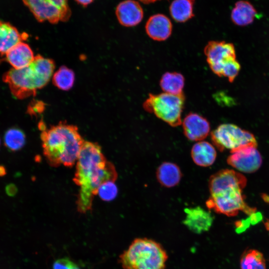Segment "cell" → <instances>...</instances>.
Segmentation results:
<instances>
[{
	"label": "cell",
	"mask_w": 269,
	"mask_h": 269,
	"mask_svg": "<svg viewBox=\"0 0 269 269\" xmlns=\"http://www.w3.org/2000/svg\"><path fill=\"white\" fill-rule=\"evenodd\" d=\"M257 147L246 145L230 151L227 162L228 164L244 173H251L261 166L262 157Z\"/></svg>",
	"instance_id": "obj_9"
},
{
	"label": "cell",
	"mask_w": 269,
	"mask_h": 269,
	"mask_svg": "<svg viewBox=\"0 0 269 269\" xmlns=\"http://www.w3.org/2000/svg\"><path fill=\"white\" fill-rule=\"evenodd\" d=\"M241 269H266V264L263 254L255 249L245 250L241 257Z\"/></svg>",
	"instance_id": "obj_23"
},
{
	"label": "cell",
	"mask_w": 269,
	"mask_h": 269,
	"mask_svg": "<svg viewBox=\"0 0 269 269\" xmlns=\"http://www.w3.org/2000/svg\"><path fill=\"white\" fill-rule=\"evenodd\" d=\"M17 191V189L15 185L13 184H10L7 185L5 187L6 193L10 196H13L15 195Z\"/></svg>",
	"instance_id": "obj_31"
},
{
	"label": "cell",
	"mask_w": 269,
	"mask_h": 269,
	"mask_svg": "<svg viewBox=\"0 0 269 269\" xmlns=\"http://www.w3.org/2000/svg\"><path fill=\"white\" fill-rule=\"evenodd\" d=\"M195 0H174L170 5L169 12L172 18L178 22H184L194 16Z\"/></svg>",
	"instance_id": "obj_21"
},
{
	"label": "cell",
	"mask_w": 269,
	"mask_h": 269,
	"mask_svg": "<svg viewBox=\"0 0 269 269\" xmlns=\"http://www.w3.org/2000/svg\"><path fill=\"white\" fill-rule=\"evenodd\" d=\"M145 28L150 38L156 41H164L171 35L172 24L170 19L166 15L156 14L148 19Z\"/></svg>",
	"instance_id": "obj_15"
},
{
	"label": "cell",
	"mask_w": 269,
	"mask_h": 269,
	"mask_svg": "<svg viewBox=\"0 0 269 269\" xmlns=\"http://www.w3.org/2000/svg\"><path fill=\"white\" fill-rule=\"evenodd\" d=\"M6 174V170L4 166L0 165V176H2Z\"/></svg>",
	"instance_id": "obj_34"
},
{
	"label": "cell",
	"mask_w": 269,
	"mask_h": 269,
	"mask_svg": "<svg viewBox=\"0 0 269 269\" xmlns=\"http://www.w3.org/2000/svg\"><path fill=\"white\" fill-rule=\"evenodd\" d=\"M114 181H107L99 187L98 191L100 198L106 201L113 200L117 195L118 188Z\"/></svg>",
	"instance_id": "obj_27"
},
{
	"label": "cell",
	"mask_w": 269,
	"mask_h": 269,
	"mask_svg": "<svg viewBox=\"0 0 269 269\" xmlns=\"http://www.w3.org/2000/svg\"><path fill=\"white\" fill-rule=\"evenodd\" d=\"M76 163L73 181L79 187L77 208L79 212L86 213L92 210L94 197L101 185L107 181L115 182L118 174L96 142L84 141Z\"/></svg>",
	"instance_id": "obj_1"
},
{
	"label": "cell",
	"mask_w": 269,
	"mask_h": 269,
	"mask_svg": "<svg viewBox=\"0 0 269 269\" xmlns=\"http://www.w3.org/2000/svg\"><path fill=\"white\" fill-rule=\"evenodd\" d=\"M213 143L220 151H231L246 145L257 146V141L253 134L232 124L219 125L211 133Z\"/></svg>",
	"instance_id": "obj_6"
},
{
	"label": "cell",
	"mask_w": 269,
	"mask_h": 269,
	"mask_svg": "<svg viewBox=\"0 0 269 269\" xmlns=\"http://www.w3.org/2000/svg\"><path fill=\"white\" fill-rule=\"evenodd\" d=\"M27 37V34L20 33L10 23L0 20V56L5 55L12 48Z\"/></svg>",
	"instance_id": "obj_16"
},
{
	"label": "cell",
	"mask_w": 269,
	"mask_h": 269,
	"mask_svg": "<svg viewBox=\"0 0 269 269\" xmlns=\"http://www.w3.org/2000/svg\"><path fill=\"white\" fill-rule=\"evenodd\" d=\"M75 79L74 71L65 66H62L53 73L52 82L58 89L68 91L73 86Z\"/></svg>",
	"instance_id": "obj_24"
},
{
	"label": "cell",
	"mask_w": 269,
	"mask_h": 269,
	"mask_svg": "<svg viewBox=\"0 0 269 269\" xmlns=\"http://www.w3.org/2000/svg\"><path fill=\"white\" fill-rule=\"evenodd\" d=\"M185 96L183 93L179 95L150 93L143 103V107L146 112L153 113L170 126L175 127L181 124Z\"/></svg>",
	"instance_id": "obj_5"
},
{
	"label": "cell",
	"mask_w": 269,
	"mask_h": 269,
	"mask_svg": "<svg viewBox=\"0 0 269 269\" xmlns=\"http://www.w3.org/2000/svg\"><path fill=\"white\" fill-rule=\"evenodd\" d=\"M247 183V179L243 174L231 169H222L210 177L209 191L212 195L232 188L243 189Z\"/></svg>",
	"instance_id": "obj_11"
},
{
	"label": "cell",
	"mask_w": 269,
	"mask_h": 269,
	"mask_svg": "<svg viewBox=\"0 0 269 269\" xmlns=\"http://www.w3.org/2000/svg\"><path fill=\"white\" fill-rule=\"evenodd\" d=\"M26 136L23 132L17 128L8 129L3 136V143L6 148L11 151L21 149L24 145Z\"/></svg>",
	"instance_id": "obj_25"
},
{
	"label": "cell",
	"mask_w": 269,
	"mask_h": 269,
	"mask_svg": "<svg viewBox=\"0 0 269 269\" xmlns=\"http://www.w3.org/2000/svg\"><path fill=\"white\" fill-rule=\"evenodd\" d=\"M43 154L50 165L70 167L76 162L84 140L78 128L66 122L45 128L41 125Z\"/></svg>",
	"instance_id": "obj_2"
},
{
	"label": "cell",
	"mask_w": 269,
	"mask_h": 269,
	"mask_svg": "<svg viewBox=\"0 0 269 269\" xmlns=\"http://www.w3.org/2000/svg\"><path fill=\"white\" fill-rule=\"evenodd\" d=\"M191 157L197 165L207 167L213 164L217 152L214 146L205 141H199L195 143L191 150Z\"/></svg>",
	"instance_id": "obj_18"
},
{
	"label": "cell",
	"mask_w": 269,
	"mask_h": 269,
	"mask_svg": "<svg viewBox=\"0 0 269 269\" xmlns=\"http://www.w3.org/2000/svg\"><path fill=\"white\" fill-rule=\"evenodd\" d=\"M54 61L38 54L27 66L11 68L2 76L14 97L24 99L35 96L37 91L46 86L53 76Z\"/></svg>",
	"instance_id": "obj_3"
},
{
	"label": "cell",
	"mask_w": 269,
	"mask_h": 269,
	"mask_svg": "<svg viewBox=\"0 0 269 269\" xmlns=\"http://www.w3.org/2000/svg\"><path fill=\"white\" fill-rule=\"evenodd\" d=\"M207 62L214 73L221 76L223 65L228 61L236 59L234 45L223 41H210L204 48Z\"/></svg>",
	"instance_id": "obj_10"
},
{
	"label": "cell",
	"mask_w": 269,
	"mask_h": 269,
	"mask_svg": "<svg viewBox=\"0 0 269 269\" xmlns=\"http://www.w3.org/2000/svg\"><path fill=\"white\" fill-rule=\"evenodd\" d=\"M184 224L191 231L200 234L207 231L213 222V216L209 211L200 206L186 208Z\"/></svg>",
	"instance_id": "obj_12"
},
{
	"label": "cell",
	"mask_w": 269,
	"mask_h": 269,
	"mask_svg": "<svg viewBox=\"0 0 269 269\" xmlns=\"http://www.w3.org/2000/svg\"><path fill=\"white\" fill-rule=\"evenodd\" d=\"M184 82V77L181 73L167 72L162 76L159 85L164 93L179 95L183 93Z\"/></svg>",
	"instance_id": "obj_22"
},
{
	"label": "cell",
	"mask_w": 269,
	"mask_h": 269,
	"mask_svg": "<svg viewBox=\"0 0 269 269\" xmlns=\"http://www.w3.org/2000/svg\"><path fill=\"white\" fill-rule=\"evenodd\" d=\"M116 15L119 23L126 27L134 26L142 20L143 11L138 2L125 0L117 6Z\"/></svg>",
	"instance_id": "obj_14"
},
{
	"label": "cell",
	"mask_w": 269,
	"mask_h": 269,
	"mask_svg": "<svg viewBox=\"0 0 269 269\" xmlns=\"http://www.w3.org/2000/svg\"><path fill=\"white\" fill-rule=\"evenodd\" d=\"M144 4H149L161 0H138Z\"/></svg>",
	"instance_id": "obj_33"
},
{
	"label": "cell",
	"mask_w": 269,
	"mask_h": 269,
	"mask_svg": "<svg viewBox=\"0 0 269 269\" xmlns=\"http://www.w3.org/2000/svg\"><path fill=\"white\" fill-rule=\"evenodd\" d=\"M251 224L255 225L260 222L262 219V215L260 213H254L250 215Z\"/></svg>",
	"instance_id": "obj_30"
},
{
	"label": "cell",
	"mask_w": 269,
	"mask_h": 269,
	"mask_svg": "<svg viewBox=\"0 0 269 269\" xmlns=\"http://www.w3.org/2000/svg\"><path fill=\"white\" fill-rule=\"evenodd\" d=\"M168 258L162 246L147 238H136L119 257L123 269H165Z\"/></svg>",
	"instance_id": "obj_4"
},
{
	"label": "cell",
	"mask_w": 269,
	"mask_h": 269,
	"mask_svg": "<svg viewBox=\"0 0 269 269\" xmlns=\"http://www.w3.org/2000/svg\"><path fill=\"white\" fill-rule=\"evenodd\" d=\"M78 3L86 7L91 3L94 0H75Z\"/></svg>",
	"instance_id": "obj_32"
},
{
	"label": "cell",
	"mask_w": 269,
	"mask_h": 269,
	"mask_svg": "<svg viewBox=\"0 0 269 269\" xmlns=\"http://www.w3.org/2000/svg\"></svg>",
	"instance_id": "obj_35"
},
{
	"label": "cell",
	"mask_w": 269,
	"mask_h": 269,
	"mask_svg": "<svg viewBox=\"0 0 269 269\" xmlns=\"http://www.w3.org/2000/svg\"><path fill=\"white\" fill-rule=\"evenodd\" d=\"M240 69V64L236 59L230 60L223 65L221 77L227 78L230 82H232L237 76Z\"/></svg>",
	"instance_id": "obj_26"
},
{
	"label": "cell",
	"mask_w": 269,
	"mask_h": 269,
	"mask_svg": "<svg viewBox=\"0 0 269 269\" xmlns=\"http://www.w3.org/2000/svg\"><path fill=\"white\" fill-rule=\"evenodd\" d=\"M257 15L256 9L250 2L240 0L236 2L231 17L236 25L243 26L251 24Z\"/></svg>",
	"instance_id": "obj_20"
},
{
	"label": "cell",
	"mask_w": 269,
	"mask_h": 269,
	"mask_svg": "<svg viewBox=\"0 0 269 269\" xmlns=\"http://www.w3.org/2000/svg\"><path fill=\"white\" fill-rule=\"evenodd\" d=\"M242 190L232 188L210 195L206 202V206L209 209L227 216H236L241 211L251 215L256 209L246 203Z\"/></svg>",
	"instance_id": "obj_7"
},
{
	"label": "cell",
	"mask_w": 269,
	"mask_h": 269,
	"mask_svg": "<svg viewBox=\"0 0 269 269\" xmlns=\"http://www.w3.org/2000/svg\"><path fill=\"white\" fill-rule=\"evenodd\" d=\"M35 19L40 22L47 21L56 24L68 21L71 10L68 0H22Z\"/></svg>",
	"instance_id": "obj_8"
},
{
	"label": "cell",
	"mask_w": 269,
	"mask_h": 269,
	"mask_svg": "<svg viewBox=\"0 0 269 269\" xmlns=\"http://www.w3.org/2000/svg\"><path fill=\"white\" fill-rule=\"evenodd\" d=\"M53 269H81L74 262L68 258L56 260L53 264Z\"/></svg>",
	"instance_id": "obj_28"
},
{
	"label": "cell",
	"mask_w": 269,
	"mask_h": 269,
	"mask_svg": "<svg viewBox=\"0 0 269 269\" xmlns=\"http://www.w3.org/2000/svg\"><path fill=\"white\" fill-rule=\"evenodd\" d=\"M5 55L6 61L15 69L27 66L35 57L29 45L23 41L14 46Z\"/></svg>",
	"instance_id": "obj_17"
},
{
	"label": "cell",
	"mask_w": 269,
	"mask_h": 269,
	"mask_svg": "<svg viewBox=\"0 0 269 269\" xmlns=\"http://www.w3.org/2000/svg\"><path fill=\"white\" fill-rule=\"evenodd\" d=\"M156 178L159 183L166 187H172L180 182L182 173L176 164L170 162H164L157 168Z\"/></svg>",
	"instance_id": "obj_19"
},
{
	"label": "cell",
	"mask_w": 269,
	"mask_h": 269,
	"mask_svg": "<svg viewBox=\"0 0 269 269\" xmlns=\"http://www.w3.org/2000/svg\"><path fill=\"white\" fill-rule=\"evenodd\" d=\"M251 224L250 218L245 220L237 221L235 225L236 227V232L238 234L242 233L249 228Z\"/></svg>",
	"instance_id": "obj_29"
},
{
	"label": "cell",
	"mask_w": 269,
	"mask_h": 269,
	"mask_svg": "<svg viewBox=\"0 0 269 269\" xmlns=\"http://www.w3.org/2000/svg\"><path fill=\"white\" fill-rule=\"evenodd\" d=\"M182 126L184 135L192 141H201L208 136L210 130L208 121L195 113H190L186 116Z\"/></svg>",
	"instance_id": "obj_13"
}]
</instances>
